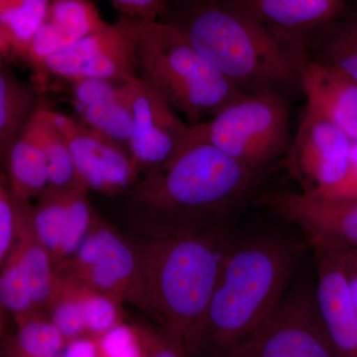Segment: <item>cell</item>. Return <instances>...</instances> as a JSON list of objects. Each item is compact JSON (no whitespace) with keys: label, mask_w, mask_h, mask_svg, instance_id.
<instances>
[{"label":"cell","mask_w":357,"mask_h":357,"mask_svg":"<svg viewBox=\"0 0 357 357\" xmlns=\"http://www.w3.org/2000/svg\"><path fill=\"white\" fill-rule=\"evenodd\" d=\"M269 172L230 158L195 137L190 128L172 158L126 192L143 237L185 236L236 220L257 202Z\"/></svg>","instance_id":"1"},{"label":"cell","mask_w":357,"mask_h":357,"mask_svg":"<svg viewBox=\"0 0 357 357\" xmlns=\"http://www.w3.org/2000/svg\"><path fill=\"white\" fill-rule=\"evenodd\" d=\"M302 248L275 234L237 236L203 314L183 340L185 357H241L278 309Z\"/></svg>","instance_id":"2"},{"label":"cell","mask_w":357,"mask_h":357,"mask_svg":"<svg viewBox=\"0 0 357 357\" xmlns=\"http://www.w3.org/2000/svg\"><path fill=\"white\" fill-rule=\"evenodd\" d=\"M163 20L243 95L276 93L289 100L302 93L306 61L241 9L218 1L172 9Z\"/></svg>","instance_id":"3"},{"label":"cell","mask_w":357,"mask_h":357,"mask_svg":"<svg viewBox=\"0 0 357 357\" xmlns=\"http://www.w3.org/2000/svg\"><path fill=\"white\" fill-rule=\"evenodd\" d=\"M236 222L185 236L136 241L142 264L144 311L180 342L210 301L225 257L238 236Z\"/></svg>","instance_id":"4"},{"label":"cell","mask_w":357,"mask_h":357,"mask_svg":"<svg viewBox=\"0 0 357 357\" xmlns=\"http://www.w3.org/2000/svg\"><path fill=\"white\" fill-rule=\"evenodd\" d=\"M130 21L138 76L190 126L243 96L171 23Z\"/></svg>","instance_id":"5"},{"label":"cell","mask_w":357,"mask_h":357,"mask_svg":"<svg viewBox=\"0 0 357 357\" xmlns=\"http://www.w3.org/2000/svg\"><path fill=\"white\" fill-rule=\"evenodd\" d=\"M289 100L276 93L243 95L191 133L243 165L270 171L290 149Z\"/></svg>","instance_id":"6"},{"label":"cell","mask_w":357,"mask_h":357,"mask_svg":"<svg viewBox=\"0 0 357 357\" xmlns=\"http://www.w3.org/2000/svg\"><path fill=\"white\" fill-rule=\"evenodd\" d=\"M96 292L121 304L145 310L142 264L137 243L96 215L83 243L67 261L56 268Z\"/></svg>","instance_id":"7"},{"label":"cell","mask_w":357,"mask_h":357,"mask_svg":"<svg viewBox=\"0 0 357 357\" xmlns=\"http://www.w3.org/2000/svg\"><path fill=\"white\" fill-rule=\"evenodd\" d=\"M14 203L15 241L0 268V304L13 317L16 324H20L45 312L56 269L33 227L31 204Z\"/></svg>","instance_id":"8"},{"label":"cell","mask_w":357,"mask_h":357,"mask_svg":"<svg viewBox=\"0 0 357 357\" xmlns=\"http://www.w3.org/2000/svg\"><path fill=\"white\" fill-rule=\"evenodd\" d=\"M241 357H337L311 282L302 277L292 282L278 309Z\"/></svg>","instance_id":"9"},{"label":"cell","mask_w":357,"mask_h":357,"mask_svg":"<svg viewBox=\"0 0 357 357\" xmlns=\"http://www.w3.org/2000/svg\"><path fill=\"white\" fill-rule=\"evenodd\" d=\"M354 142L319 110L307 105L282 164L301 192L319 195L344 177Z\"/></svg>","instance_id":"10"},{"label":"cell","mask_w":357,"mask_h":357,"mask_svg":"<svg viewBox=\"0 0 357 357\" xmlns=\"http://www.w3.org/2000/svg\"><path fill=\"white\" fill-rule=\"evenodd\" d=\"M121 88L132 114L128 155L138 178L172 158L191 126L140 77Z\"/></svg>","instance_id":"11"},{"label":"cell","mask_w":357,"mask_h":357,"mask_svg":"<svg viewBox=\"0 0 357 357\" xmlns=\"http://www.w3.org/2000/svg\"><path fill=\"white\" fill-rule=\"evenodd\" d=\"M68 83L100 79L126 83L138 76L130 18L107 23L98 31L47 59L41 70Z\"/></svg>","instance_id":"12"},{"label":"cell","mask_w":357,"mask_h":357,"mask_svg":"<svg viewBox=\"0 0 357 357\" xmlns=\"http://www.w3.org/2000/svg\"><path fill=\"white\" fill-rule=\"evenodd\" d=\"M256 203L299 229L312 250L357 251V199L337 201L278 190L262 192Z\"/></svg>","instance_id":"13"},{"label":"cell","mask_w":357,"mask_h":357,"mask_svg":"<svg viewBox=\"0 0 357 357\" xmlns=\"http://www.w3.org/2000/svg\"><path fill=\"white\" fill-rule=\"evenodd\" d=\"M51 115L67 141L77 177L89 192L115 196L130 189L137 178L126 151L79 119L52 109Z\"/></svg>","instance_id":"14"},{"label":"cell","mask_w":357,"mask_h":357,"mask_svg":"<svg viewBox=\"0 0 357 357\" xmlns=\"http://www.w3.org/2000/svg\"><path fill=\"white\" fill-rule=\"evenodd\" d=\"M84 185L48 187L30 206V217L39 241L56 268L76 252L96 217Z\"/></svg>","instance_id":"15"},{"label":"cell","mask_w":357,"mask_h":357,"mask_svg":"<svg viewBox=\"0 0 357 357\" xmlns=\"http://www.w3.org/2000/svg\"><path fill=\"white\" fill-rule=\"evenodd\" d=\"M257 20L284 46L307 62L312 37L347 10L349 0H220Z\"/></svg>","instance_id":"16"},{"label":"cell","mask_w":357,"mask_h":357,"mask_svg":"<svg viewBox=\"0 0 357 357\" xmlns=\"http://www.w3.org/2000/svg\"><path fill=\"white\" fill-rule=\"evenodd\" d=\"M317 304L337 357H357V309L342 250H314Z\"/></svg>","instance_id":"17"},{"label":"cell","mask_w":357,"mask_h":357,"mask_svg":"<svg viewBox=\"0 0 357 357\" xmlns=\"http://www.w3.org/2000/svg\"><path fill=\"white\" fill-rule=\"evenodd\" d=\"M69 84L77 119L128 154L132 114L121 83L84 79Z\"/></svg>","instance_id":"18"},{"label":"cell","mask_w":357,"mask_h":357,"mask_svg":"<svg viewBox=\"0 0 357 357\" xmlns=\"http://www.w3.org/2000/svg\"><path fill=\"white\" fill-rule=\"evenodd\" d=\"M91 0H51L24 57L37 69L45 61L107 25Z\"/></svg>","instance_id":"19"},{"label":"cell","mask_w":357,"mask_h":357,"mask_svg":"<svg viewBox=\"0 0 357 357\" xmlns=\"http://www.w3.org/2000/svg\"><path fill=\"white\" fill-rule=\"evenodd\" d=\"M302 93L311 105L357 143V82L332 66L307 62Z\"/></svg>","instance_id":"20"},{"label":"cell","mask_w":357,"mask_h":357,"mask_svg":"<svg viewBox=\"0 0 357 357\" xmlns=\"http://www.w3.org/2000/svg\"><path fill=\"white\" fill-rule=\"evenodd\" d=\"M30 121V119H29ZM8 190L14 201L30 204L49 187L43 153L30 121L6 150Z\"/></svg>","instance_id":"21"},{"label":"cell","mask_w":357,"mask_h":357,"mask_svg":"<svg viewBox=\"0 0 357 357\" xmlns=\"http://www.w3.org/2000/svg\"><path fill=\"white\" fill-rule=\"evenodd\" d=\"M307 62L337 68L357 82V0L340 17L319 30L307 46Z\"/></svg>","instance_id":"22"},{"label":"cell","mask_w":357,"mask_h":357,"mask_svg":"<svg viewBox=\"0 0 357 357\" xmlns=\"http://www.w3.org/2000/svg\"><path fill=\"white\" fill-rule=\"evenodd\" d=\"M29 121L46 162L49 187L82 184L77 177L67 141L52 119L50 107L39 103Z\"/></svg>","instance_id":"23"},{"label":"cell","mask_w":357,"mask_h":357,"mask_svg":"<svg viewBox=\"0 0 357 357\" xmlns=\"http://www.w3.org/2000/svg\"><path fill=\"white\" fill-rule=\"evenodd\" d=\"M28 84L0 67V154L20 135L38 107Z\"/></svg>","instance_id":"24"},{"label":"cell","mask_w":357,"mask_h":357,"mask_svg":"<svg viewBox=\"0 0 357 357\" xmlns=\"http://www.w3.org/2000/svg\"><path fill=\"white\" fill-rule=\"evenodd\" d=\"M83 297L84 285L81 282L56 272L45 312L67 342L86 337Z\"/></svg>","instance_id":"25"},{"label":"cell","mask_w":357,"mask_h":357,"mask_svg":"<svg viewBox=\"0 0 357 357\" xmlns=\"http://www.w3.org/2000/svg\"><path fill=\"white\" fill-rule=\"evenodd\" d=\"M67 340L47 316L40 312L17 324L4 342L3 357H53L64 351Z\"/></svg>","instance_id":"26"},{"label":"cell","mask_w":357,"mask_h":357,"mask_svg":"<svg viewBox=\"0 0 357 357\" xmlns=\"http://www.w3.org/2000/svg\"><path fill=\"white\" fill-rule=\"evenodd\" d=\"M50 2L51 0H4L0 3V34L7 47L24 56L46 18Z\"/></svg>","instance_id":"27"},{"label":"cell","mask_w":357,"mask_h":357,"mask_svg":"<svg viewBox=\"0 0 357 357\" xmlns=\"http://www.w3.org/2000/svg\"><path fill=\"white\" fill-rule=\"evenodd\" d=\"M83 300L86 337L96 340L124 323L122 304L119 301L84 285Z\"/></svg>","instance_id":"28"},{"label":"cell","mask_w":357,"mask_h":357,"mask_svg":"<svg viewBox=\"0 0 357 357\" xmlns=\"http://www.w3.org/2000/svg\"><path fill=\"white\" fill-rule=\"evenodd\" d=\"M144 357H185L183 342L168 335L162 328L139 326Z\"/></svg>","instance_id":"29"},{"label":"cell","mask_w":357,"mask_h":357,"mask_svg":"<svg viewBox=\"0 0 357 357\" xmlns=\"http://www.w3.org/2000/svg\"><path fill=\"white\" fill-rule=\"evenodd\" d=\"M15 222V203L8 188L0 181V268L13 248Z\"/></svg>","instance_id":"30"},{"label":"cell","mask_w":357,"mask_h":357,"mask_svg":"<svg viewBox=\"0 0 357 357\" xmlns=\"http://www.w3.org/2000/svg\"><path fill=\"white\" fill-rule=\"evenodd\" d=\"M126 17L138 20H163L168 13V0H110Z\"/></svg>","instance_id":"31"},{"label":"cell","mask_w":357,"mask_h":357,"mask_svg":"<svg viewBox=\"0 0 357 357\" xmlns=\"http://www.w3.org/2000/svg\"><path fill=\"white\" fill-rule=\"evenodd\" d=\"M311 196H319L337 201L357 199V143H354L352 146L351 162L344 177L325 192Z\"/></svg>","instance_id":"32"},{"label":"cell","mask_w":357,"mask_h":357,"mask_svg":"<svg viewBox=\"0 0 357 357\" xmlns=\"http://www.w3.org/2000/svg\"><path fill=\"white\" fill-rule=\"evenodd\" d=\"M65 357H98L96 340L81 337L70 340L66 344Z\"/></svg>","instance_id":"33"},{"label":"cell","mask_w":357,"mask_h":357,"mask_svg":"<svg viewBox=\"0 0 357 357\" xmlns=\"http://www.w3.org/2000/svg\"><path fill=\"white\" fill-rule=\"evenodd\" d=\"M344 255L345 269L351 282L352 295L357 309V251L342 250Z\"/></svg>","instance_id":"34"},{"label":"cell","mask_w":357,"mask_h":357,"mask_svg":"<svg viewBox=\"0 0 357 357\" xmlns=\"http://www.w3.org/2000/svg\"><path fill=\"white\" fill-rule=\"evenodd\" d=\"M220 0H168V13L180 7L201 6V4L215 3ZM168 14V13H167Z\"/></svg>","instance_id":"35"},{"label":"cell","mask_w":357,"mask_h":357,"mask_svg":"<svg viewBox=\"0 0 357 357\" xmlns=\"http://www.w3.org/2000/svg\"><path fill=\"white\" fill-rule=\"evenodd\" d=\"M7 314L8 312L6 311L3 307L0 304V338L3 337L6 333L7 326Z\"/></svg>","instance_id":"36"},{"label":"cell","mask_w":357,"mask_h":357,"mask_svg":"<svg viewBox=\"0 0 357 357\" xmlns=\"http://www.w3.org/2000/svg\"><path fill=\"white\" fill-rule=\"evenodd\" d=\"M6 48H7L6 42H4L3 38H2L1 34H0V54H1V52L3 51Z\"/></svg>","instance_id":"37"},{"label":"cell","mask_w":357,"mask_h":357,"mask_svg":"<svg viewBox=\"0 0 357 357\" xmlns=\"http://www.w3.org/2000/svg\"><path fill=\"white\" fill-rule=\"evenodd\" d=\"M2 1H4V0H0V3H1Z\"/></svg>","instance_id":"38"},{"label":"cell","mask_w":357,"mask_h":357,"mask_svg":"<svg viewBox=\"0 0 357 357\" xmlns=\"http://www.w3.org/2000/svg\"><path fill=\"white\" fill-rule=\"evenodd\" d=\"M0 357H3V354H1V356H0Z\"/></svg>","instance_id":"39"},{"label":"cell","mask_w":357,"mask_h":357,"mask_svg":"<svg viewBox=\"0 0 357 357\" xmlns=\"http://www.w3.org/2000/svg\"><path fill=\"white\" fill-rule=\"evenodd\" d=\"M0 158H1V154H0Z\"/></svg>","instance_id":"40"}]
</instances>
